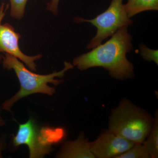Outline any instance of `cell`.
Segmentation results:
<instances>
[{
  "label": "cell",
  "instance_id": "1",
  "mask_svg": "<svg viewBox=\"0 0 158 158\" xmlns=\"http://www.w3.org/2000/svg\"><path fill=\"white\" fill-rule=\"evenodd\" d=\"M128 27L120 28L105 43L75 58L73 65L81 71L102 67L110 76L119 80L132 77L134 66L127 58V54L133 49L132 37Z\"/></svg>",
  "mask_w": 158,
  "mask_h": 158
},
{
  "label": "cell",
  "instance_id": "2",
  "mask_svg": "<svg viewBox=\"0 0 158 158\" xmlns=\"http://www.w3.org/2000/svg\"><path fill=\"white\" fill-rule=\"evenodd\" d=\"M3 68L14 71L20 84L19 90L11 98L4 102L2 104L3 110L11 113V108L15 103L24 98L35 94H42L52 96L56 93V88L50 87L48 84L55 86L59 85L66 72L73 68V64L65 61L64 67L59 72L54 71L48 74L41 75L34 73L26 68L23 63L16 57L7 53L2 54Z\"/></svg>",
  "mask_w": 158,
  "mask_h": 158
},
{
  "label": "cell",
  "instance_id": "3",
  "mask_svg": "<svg viewBox=\"0 0 158 158\" xmlns=\"http://www.w3.org/2000/svg\"><path fill=\"white\" fill-rule=\"evenodd\" d=\"M152 125L149 115L124 99L112 112L109 131L135 144L143 143Z\"/></svg>",
  "mask_w": 158,
  "mask_h": 158
},
{
  "label": "cell",
  "instance_id": "4",
  "mask_svg": "<svg viewBox=\"0 0 158 158\" xmlns=\"http://www.w3.org/2000/svg\"><path fill=\"white\" fill-rule=\"evenodd\" d=\"M124 0H112L108 9L92 19L76 17L75 22L90 23L97 28L96 34L86 48L91 49L102 43L104 40L113 36L118 29L132 25L133 21L128 16L124 7Z\"/></svg>",
  "mask_w": 158,
  "mask_h": 158
},
{
  "label": "cell",
  "instance_id": "5",
  "mask_svg": "<svg viewBox=\"0 0 158 158\" xmlns=\"http://www.w3.org/2000/svg\"><path fill=\"white\" fill-rule=\"evenodd\" d=\"M11 137L12 147L15 149L25 144L28 148L30 158H44L53 150L42 127L32 117L25 123L19 124L16 135Z\"/></svg>",
  "mask_w": 158,
  "mask_h": 158
},
{
  "label": "cell",
  "instance_id": "6",
  "mask_svg": "<svg viewBox=\"0 0 158 158\" xmlns=\"http://www.w3.org/2000/svg\"><path fill=\"white\" fill-rule=\"evenodd\" d=\"M9 3H2L0 6V62L2 59V54H10L23 62L32 71H37L35 61L39 60L42 55L39 54L34 56H29L23 53L19 46L21 36L8 23H2V21L9 7Z\"/></svg>",
  "mask_w": 158,
  "mask_h": 158
},
{
  "label": "cell",
  "instance_id": "7",
  "mask_svg": "<svg viewBox=\"0 0 158 158\" xmlns=\"http://www.w3.org/2000/svg\"><path fill=\"white\" fill-rule=\"evenodd\" d=\"M135 144L109 131L95 141L90 142V147L95 158H115L127 151Z\"/></svg>",
  "mask_w": 158,
  "mask_h": 158
},
{
  "label": "cell",
  "instance_id": "8",
  "mask_svg": "<svg viewBox=\"0 0 158 158\" xmlns=\"http://www.w3.org/2000/svg\"><path fill=\"white\" fill-rule=\"evenodd\" d=\"M56 158H94L90 150V142L81 133L76 140L68 141L57 154Z\"/></svg>",
  "mask_w": 158,
  "mask_h": 158
},
{
  "label": "cell",
  "instance_id": "9",
  "mask_svg": "<svg viewBox=\"0 0 158 158\" xmlns=\"http://www.w3.org/2000/svg\"><path fill=\"white\" fill-rule=\"evenodd\" d=\"M124 7L128 16L134 15L147 11H158V0H127Z\"/></svg>",
  "mask_w": 158,
  "mask_h": 158
},
{
  "label": "cell",
  "instance_id": "10",
  "mask_svg": "<svg viewBox=\"0 0 158 158\" xmlns=\"http://www.w3.org/2000/svg\"><path fill=\"white\" fill-rule=\"evenodd\" d=\"M148 137L143 144L145 145L151 158L158 157V117L156 114L153 125L148 134Z\"/></svg>",
  "mask_w": 158,
  "mask_h": 158
},
{
  "label": "cell",
  "instance_id": "11",
  "mask_svg": "<svg viewBox=\"0 0 158 158\" xmlns=\"http://www.w3.org/2000/svg\"><path fill=\"white\" fill-rule=\"evenodd\" d=\"M150 155L145 145L142 143H136L130 149L115 158H149Z\"/></svg>",
  "mask_w": 158,
  "mask_h": 158
},
{
  "label": "cell",
  "instance_id": "12",
  "mask_svg": "<svg viewBox=\"0 0 158 158\" xmlns=\"http://www.w3.org/2000/svg\"><path fill=\"white\" fill-rule=\"evenodd\" d=\"M28 0H10V15L16 19H21L24 16L26 5Z\"/></svg>",
  "mask_w": 158,
  "mask_h": 158
},
{
  "label": "cell",
  "instance_id": "13",
  "mask_svg": "<svg viewBox=\"0 0 158 158\" xmlns=\"http://www.w3.org/2000/svg\"><path fill=\"white\" fill-rule=\"evenodd\" d=\"M140 53L144 60L149 62L153 61L157 65L158 64V50H152L148 48L143 44L139 45Z\"/></svg>",
  "mask_w": 158,
  "mask_h": 158
},
{
  "label": "cell",
  "instance_id": "14",
  "mask_svg": "<svg viewBox=\"0 0 158 158\" xmlns=\"http://www.w3.org/2000/svg\"><path fill=\"white\" fill-rule=\"evenodd\" d=\"M60 0H50L47 4L46 9L54 15H58V6Z\"/></svg>",
  "mask_w": 158,
  "mask_h": 158
},
{
  "label": "cell",
  "instance_id": "15",
  "mask_svg": "<svg viewBox=\"0 0 158 158\" xmlns=\"http://www.w3.org/2000/svg\"><path fill=\"white\" fill-rule=\"evenodd\" d=\"M6 135L5 134L0 135V158H3L2 152L6 148Z\"/></svg>",
  "mask_w": 158,
  "mask_h": 158
},
{
  "label": "cell",
  "instance_id": "16",
  "mask_svg": "<svg viewBox=\"0 0 158 158\" xmlns=\"http://www.w3.org/2000/svg\"><path fill=\"white\" fill-rule=\"evenodd\" d=\"M2 107H0V127H2L6 124V120L4 119L2 116Z\"/></svg>",
  "mask_w": 158,
  "mask_h": 158
}]
</instances>
